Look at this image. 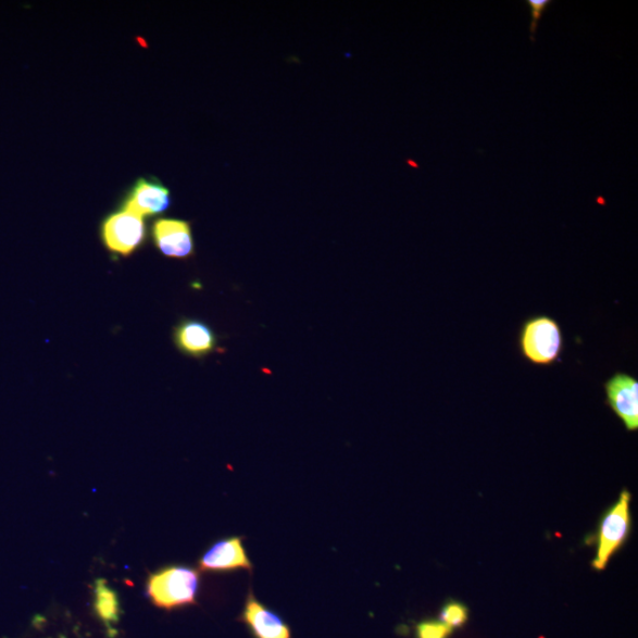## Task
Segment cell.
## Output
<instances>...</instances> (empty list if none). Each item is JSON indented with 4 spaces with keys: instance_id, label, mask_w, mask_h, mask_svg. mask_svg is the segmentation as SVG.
Instances as JSON below:
<instances>
[{
    "instance_id": "1",
    "label": "cell",
    "mask_w": 638,
    "mask_h": 638,
    "mask_svg": "<svg viewBox=\"0 0 638 638\" xmlns=\"http://www.w3.org/2000/svg\"><path fill=\"white\" fill-rule=\"evenodd\" d=\"M200 591L198 570L187 565H170L148 577L146 592L155 606L173 610L195 605Z\"/></svg>"
},
{
    "instance_id": "2",
    "label": "cell",
    "mask_w": 638,
    "mask_h": 638,
    "mask_svg": "<svg viewBox=\"0 0 638 638\" xmlns=\"http://www.w3.org/2000/svg\"><path fill=\"white\" fill-rule=\"evenodd\" d=\"M518 347L522 356L537 366L559 362L564 350V335L559 321L548 315L527 318L520 330Z\"/></svg>"
},
{
    "instance_id": "3",
    "label": "cell",
    "mask_w": 638,
    "mask_h": 638,
    "mask_svg": "<svg viewBox=\"0 0 638 638\" xmlns=\"http://www.w3.org/2000/svg\"><path fill=\"white\" fill-rule=\"evenodd\" d=\"M630 500L628 491H623L616 504L603 515L599 535H597V552L592 566L602 572L618 549L626 542L631 526Z\"/></svg>"
},
{
    "instance_id": "4",
    "label": "cell",
    "mask_w": 638,
    "mask_h": 638,
    "mask_svg": "<svg viewBox=\"0 0 638 638\" xmlns=\"http://www.w3.org/2000/svg\"><path fill=\"white\" fill-rule=\"evenodd\" d=\"M147 227L142 216L129 211L108 215L101 225V239L111 252L128 257L143 246Z\"/></svg>"
},
{
    "instance_id": "5",
    "label": "cell",
    "mask_w": 638,
    "mask_h": 638,
    "mask_svg": "<svg viewBox=\"0 0 638 638\" xmlns=\"http://www.w3.org/2000/svg\"><path fill=\"white\" fill-rule=\"evenodd\" d=\"M198 566L203 573L253 572L242 537H227L213 542L201 554Z\"/></svg>"
},
{
    "instance_id": "6",
    "label": "cell",
    "mask_w": 638,
    "mask_h": 638,
    "mask_svg": "<svg viewBox=\"0 0 638 638\" xmlns=\"http://www.w3.org/2000/svg\"><path fill=\"white\" fill-rule=\"evenodd\" d=\"M605 401L628 431L638 429V381L630 374L617 372L604 384Z\"/></svg>"
},
{
    "instance_id": "7",
    "label": "cell",
    "mask_w": 638,
    "mask_h": 638,
    "mask_svg": "<svg viewBox=\"0 0 638 638\" xmlns=\"http://www.w3.org/2000/svg\"><path fill=\"white\" fill-rule=\"evenodd\" d=\"M173 341L182 354L205 359L218 349L220 337L207 322L183 318L173 329Z\"/></svg>"
},
{
    "instance_id": "8",
    "label": "cell",
    "mask_w": 638,
    "mask_h": 638,
    "mask_svg": "<svg viewBox=\"0 0 638 638\" xmlns=\"http://www.w3.org/2000/svg\"><path fill=\"white\" fill-rule=\"evenodd\" d=\"M155 248L173 260H189L196 253L191 224L182 220H159L152 228Z\"/></svg>"
},
{
    "instance_id": "9",
    "label": "cell",
    "mask_w": 638,
    "mask_h": 638,
    "mask_svg": "<svg viewBox=\"0 0 638 638\" xmlns=\"http://www.w3.org/2000/svg\"><path fill=\"white\" fill-rule=\"evenodd\" d=\"M239 620L254 638H292L288 623L258 601L252 590L249 591Z\"/></svg>"
},
{
    "instance_id": "10",
    "label": "cell",
    "mask_w": 638,
    "mask_h": 638,
    "mask_svg": "<svg viewBox=\"0 0 638 638\" xmlns=\"http://www.w3.org/2000/svg\"><path fill=\"white\" fill-rule=\"evenodd\" d=\"M172 203L170 189L158 180L140 179L130 189L122 210L145 218L165 213Z\"/></svg>"
},
{
    "instance_id": "11",
    "label": "cell",
    "mask_w": 638,
    "mask_h": 638,
    "mask_svg": "<svg viewBox=\"0 0 638 638\" xmlns=\"http://www.w3.org/2000/svg\"><path fill=\"white\" fill-rule=\"evenodd\" d=\"M93 610L104 626L113 631L120 621L121 608L118 595L104 579H98L93 584Z\"/></svg>"
},
{
    "instance_id": "12",
    "label": "cell",
    "mask_w": 638,
    "mask_h": 638,
    "mask_svg": "<svg viewBox=\"0 0 638 638\" xmlns=\"http://www.w3.org/2000/svg\"><path fill=\"white\" fill-rule=\"evenodd\" d=\"M467 618L468 610L461 603H447L441 611V622L452 629L464 626Z\"/></svg>"
},
{
    "instance_id": "13",
    "label": "cell",
    "mask_w": 638,
    "mask_h": 638,
    "mask_svg": "<svg viewBox=\"0 0 638 638\" xmlns=\"http://www.w3.org/2000/svg\"><path fill=\"white\" fill-rule=\"evenodd\" d=\"M451 633L452 628L442 622L427 621L416 627L417 638H447Z\"/></svg>"
},
{
    "instance_id": "14",
    "label": "cell",
    "mask_w": 638,
    "mask_h": 638,
    "mask_svg": "<svg viewBox=\"0 0 638 638\" xmlns=\"http://www.w3.org/2000/svg\"><path fill=\"white\" fill-rule=\"evenodd\" d=\"M552 3V0H527L526 4L529 11H531L533 18L531 24H529V36H531L533 42H535L539 22Z\"/></svg>"
}]
</instances>
